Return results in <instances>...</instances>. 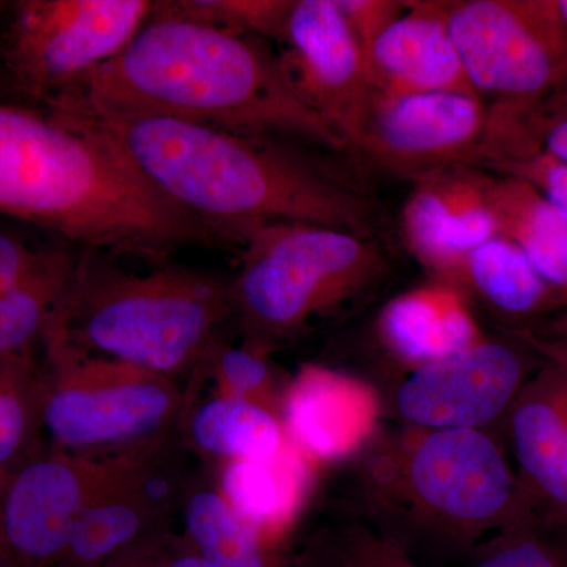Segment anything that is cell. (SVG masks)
<instances>
[{
  "instance_id": "6",
  "label": "cell",
  "mask_w": 567,
  "mask_h": 567,
  "mask_svg": "<svg viewBox=\"0 0 567 567\" xmlns=\"http://www.w3.org/2000/svg\"><path fill=\"white\" fill-rule=\"evenodd\" d=\"M470 85L492 110L539 126L567 100V25L554 0L446 2Z\"/></svg>"
},
{
  "instance_id": "25",
  "label": "cell",
  "mask_w": 567,
  "mask_h": 567,
  "mask_svg": "<svg viewBox=\"0 0 567 567\" xmlns=\"http://www.w3.org/2000/svg\"><path fill=\"white\" fill-rule=\"evenodd\" d=\"M295 0H173L163 9L188 20L281 43Z\"/></svg>"
},
{
  "instance_id": "17",
  "label": "cell",
  "mask_w": 567,
  "mask_h": 567,
  "mask_svg": "<svg viewBox=\"0 0 567 567\" xmlns=\"http://www.w3.org/2000/svg\"><path fill=\"white\" fill-rule=\"evenodd\" d=\"M371 386L330 369L306 368L286 399L287 431L301 450L333 461L363 450L379 423Z\"/></svg>"
},
{
  "instance_id": "5",
  "label": "cell",
  "mask_w": 567,
  "mask_h": 567,
  "mask_svg": "<svg viewBox=\"0 0 567 567\" xmlns=\"http://www.w3.org/2000/svg\"><path fill=\"white\" fill-rule=\"evenodd\" d=\"M240 271L230 306L257 342L284 338L361 297L388 270L371 238L320 224L279 221L237 234Z\"/></svg>"
},
{
  "instance_id": "27",
  "label": "cell",
  "mask_w": 567,
  "mask_h": 567,
  "mask_svg": "<svg viewBox=\"0 0 567 567\" xmlns=\"http://www.w3.org/2000/svg\"><path fill=\"white\" fill-rule=\"evenodd\" d=\"M327 558L330 567H420L401 540L361 524L333 537Z\"/></svg>"
},
{
  "instance_id": "8",
  "label": "cell",
  "mask_w": 567,
  "mask_h": 567,
  "mask_svg": "<svg viewBox=\"0 0 567 567\" xmlns=\"http://www.w3.org/2000/svg\"><path fill=\"white\" fill-rule=\"evenodd\" d=\"M352 152L413 182L450 167L484 169L495 158L494 117L475 93L377 95Z\"/></svg>"
},
{
  "instance_id": "12",
  "label": "cell",
  "mask_w": 567,
  "mask_h": 567,
  "mask_svg": "<svg viewBox=\"0 0 567 567\" xmlns=\"http://www.w3.org/2000/svg\"><path fill=\"white\" fill-rule=\"evenodd\" d=\"M491 178L487 171L458 166L415 182L402 208V235L435 279L458 287L466 256L496 237Z\"/></svg>"
},
{
  "instance_id": "31",
  "label": "cell",
  "mask_w": 567,
  "mask_h": 567,
  "mask_svg": "<svg viewBox=\"0 0 567 567\" xmlns=\"http://www.w3.org/2000/svg\"><path fill=\"white\" fill-rule=\"evenodd\" d=\"M219 372L235 399L248 401L246 395L262 390L270 380V368L262 354L252 349H227L219 354Z\"/></svg>"
},
{
  "instance_id": "30",
  "label": "cell",
  "mask_w": 567,
  "mask_h": 567,
  "mask_svg": "<svg viewBox=\"0 0 567 567\" xmlns=\"http://www.w3.org/2000/svg\"><path fill=\"white\" fill-rule=\"evenodd\" d=\"M405 3L401 0H336L365 58L380 33L404 11Z\"/></svg>"
},
{
  "instance_id": "36",
  "label": "cell",
  "mask_w": 567,
  "mask_h": 567,
  "mask_svg": "<svg viewBox=\"0 0 567 567\" xmlns=\"http://www.w3.org/2000/svg\"><path fill=\"white\" fill-rule=\"evenodd\" d=\"M0 499H3V496H2V483H0Z\"/></svg>"
},
{
  "instance_id": "35",
  "label": "cell",
  "mask_w": 567,
  "mask_h": 567,
  "mask_svg": "<svg viewBox=\"0 0 567 567\" xmlns=\"http://www.w3.org/2000/svg\"><path fill=\"white\" fill-rule=\"evenodd\" d=\"M557 7L563 21H565L567 25V0H557Z\"/></svg>"
},
{
  "instance_id": "2",
  "label": "cell",
  "mask_w": 567,
  "mask_h": 567,
  "mask_svg": "<svg viewBox=\"0 0 567 567\" xmlns=\"http://www.w3.org/2000/svg\"><path fill=\"white\" fill-rule=\"evenodd\" d=\"M61 118L102 133L156 192L234 246L246 227L279 221L374 235L365 197L287 141L153 115Z\"/></svg>"
},
{
  "instance_id": "19",
  "label": "cell",
  "mask_w": 567,
  "mask_h": 567,
  "mask_svg": "<svg viewBox=\"0 0 567 567\" xmlns=\"http://www.w3.org/2000/svg\"><path fill=\"white\" fill-rule=\"evenodd\" d=\"M488 204L496 235L513 241L567 303V223L536 186L516 175H492Z\"/></svg>"
},
{
  "instance_id": "32",
  "label": "cell",
  "mask_w": 567,
  "mask_h": 567,
  "mask_svg": "<svg viewBox=\"0 0 567 567\" xmlns=\"http://www.w3.org/2000/svg\"><path fill=\"white\" fill-rule=\"evenodd\" d=\"M544 357L567 358V303L516 334Z\"/></svg>"
},
{
  "instance_id": "3",
  "label": "cell",
  "mask_w": 567,
  "mask_h": 567,
  "mask_svg": "<svg viewBox=\"0 0 567 567\" xmlns=\"http://www.w3.org/2000/svg\"><path fill=\"white\" fill-rule=\"evenodd\" d=\"M363 480L371 511L457 546L536 516L516 468L488 431L406 425L372 442Z\"/></svg>"
},
{
  "instance_id": "1",
  "label": "cell",
  "mask_w": 567,
  "mask_h": 567,
  "mask_svg": "<svg viewBox=\"0 0 567 567\" xmlns=\"http://www.w3.org/2000/svg\"><path fill=\"white\" fill-rule=\"evenodd\" d=\"M76 118H183L251 136L347 152L295 91L264 39L188 20L155 3L112 61L47 111Z\"/></svg>"
},
{
  "instance_id": "21",
  "label": "cell",
  "mask_w": 567,
  "mask_h": 567,
  "mask_svg": "<svg viewBox=\"0 0 567 567\" xmlns=\"http://www.w3.org/2000/svg\"><path fill=\"white\" fill-rule=\"evenodd\" d=\"M192 434L200 450L245 461L268 462L284 450L278 420L265 406L244 399H216L200 406Z\"/></svg>"
},
{
  "instance_id": "34",
  "label": "cell",
  "mask_w": 567,
  "mask_h": 567,
  "mask_svg": "<svg viewBox=\"0 0 567 567\" xmlns=\"http://www.w3.org/2000/svg\"><path fill=\"white\" fill-rule=\"evenodd\" d=\"M155 567H213L207 559L200 557L199 554H186L167 561L166 565Z\"/></svg>"
},
{
  "instance_id": "14",
  "label": "cell",
  "mask_w": 567,
  "mask_h": 567,
  "mask_svg": "<svg viewBox=\"0 0 567 567\" xmlns=\"http://www.w3.org/2000/svg\"><path fill=\"white\" fill-rule=\"evenodd\" d=\"M505 424L514 468L536 516L567 529V358L544 357Z\"/></svg>"
},
{
  "instance_id": "26",
  "label": "cell",
  "mask_w": 567,
  "mask_h": 567,
  "mask_svg": "<svg viewBox=\"0 0 567 567\" xmlns=\"http://www.w3.org/2000/svg\"><path fill=\"white\" fill-rule=\"evenodd\" d=\"M106 496L89 506L74 528L65 557L78 566L103 561L140 533V511Z\"/></svg>"
},
{
  "instance_id": "24",
  "label": "cell",
  "mask_w": 567,
  "mask_h": 567,
  "mask_svg": "<svg viewBox=\"0 0 567 567\" xmlns=\"http://www.w3.org/2000/svg\"><path fill=\"white\" fill-rule=\"evenodd\" d=\"M473 567H567V529L528 518L480 544Z\"/></svg>"
},
{
  "instance_id": "37",
  "label": "cell",
  "mask_w": 567,
  "mask_h": 567,
  "mask_svg": "<svg viewBox=\"0 0 567 567\" xmlns=\"http://www.w3.org/2000/svg\"><path fill=\"white\" fill-rule=\"evenodd\" d=\"M3 6H6V2H0V11H2Z\"/></svg>"
},
{
  "instance_id": "29",
  "label": "cell",
  "mask_w": 567,
  "mask_h": 567,
  "mask_svg": "<svg viewBox=\"0 0 567 567\" xmlns=\"http://www.w3.org/2000/svg\"><path fill=\"white\" fill-rule=\"evenodd\" d=\"M486 171L516 175L536 186L567 223V166L547 153L539 152L520 162L496 164Z\"/></svg>"
},
{
  "instance_id": "23",
  "label": "cell",
  "mask_w": 567,
  "mask_h": 567,
  "mask_svg": "<svg viewBox=\"0 0 567 567\" xmlns=\"http://www.w3.org/2000/svg\"><path fill=\"white\" fill-rule=\"evenodd\" d=\"M279 454L268 462L237 458L223 475L224 499L257 532L289 517L297 498V468L278 462Z\"/></svg>"
},
{
  "instance_id": "22",
  "label": "cell",
  "mask_w": 567,
  "mask_h": 567,
  "mask_svg": "<svg viewBox=\"0 0 567 567\" xmlns=\"http://www.w3.org/2000/svg\"><path fill=\"white\" fill-rule=\"evenodd\" d=\"M186 527L197 554L213 567H278L259 532L216 492H199L189 499Z\"/></svg>"
},
{
  "instance_id": "11",
  "label": "cell",
  "mask_w": 567,
  "mask_h": 567,
  "mask_svg": "<svg viewBox=\"0 0 567 567\" xmlns=\"http://www.w3.org/2000/svg\"><path fill=\"white\" fill-rule=\"evenodd\" d=\"M44 405V424L66 446H100L152 434L174 395L156 374L112 361L71 369Z\"/></svg>"
},
{
  "instance_id": "20",
  "label": "cell",
  "mask_w": 567,
  "mask_h": 567,
  "mask_svg": "<svg viewBox=\"0 0 567 567\" xmlns=\"http://www.w3.org/2000/svg\"><path fill=\"white\" fill-rule=\"evenodd\" d=\"M458 287H468L496 315L513 322L514 334L565 305L528 257L499 235L466 256Z\"/></svg>"
},
{
  "instance_id": "9",
  "label": "cell",
  "mask_w": 567,
  "mask_h": 567,
  "mask_svg": "<svg viewBox=\"0 0 567 567\" xmlns=\"http://www.w3.org/2000/svg\"><path fill=\"white\" fill-rule=\"evenodd\" d=\"M543 360L520 336H486L462 352L410 371L399 385L395 406L412 427L487 431L505 421Z\"/></svg>"
},
{
  "instance_id": "7",
  "label": "cell",
  "mask_w": 567,
  "mask_h": 567,
  "mask_svg": "<svg viewBox=\"0 0 567 567\" xmlns=\"http://www.w3.org/2000/svg\"><path fill=\"white\" fill-rule=\"evenodd\" d=\"M152 0H17L0 11V76L47 111L112 61L155 10Z\"/></svg>"
},
{
  "instance_id": "18",
  "label": "cell",
  "mask_w": 567,
  "mask_h": 567,
  "mask_svg": "<svg viewBox=\"0 0 567 567\" xmlns=\"http://www.w3.org/2000/svg\"><path fill=\"white\" fill-rule=\"evenodd\" d=\"M379 338L410 371L468 349L481 339L464 290L435 279L399 295L379 316Z\"/></svg>"
},
{
  "instance_id": "4",
  "label": "cell",
  "mask_w": 567,
  "mask_h": 567,
  "mask_svg": "<svg viewBox=\"0 0 567 567\" xmlns=\"http://www.w3.org/2000/svg\"><path fill=\"white\" fill-rule=\"evenodd\" d=\"M111 257L81 249L52 323L65 341L151 374L178 371L210 349L233 312L229 287L186 268L130 274Z\"/></svg>"
},
{
  "instance_id": "15",
  "label": "cell",
  "mask_w": 567,
  "mask_h": 567,
  "mask_svg": "<svg viewBox=\"0 0 567 567\" xmlns=\"http://www.w3.org/2000/svg\"><path fill=\"white\" fill-rule=\"evenodd\" d=\"M81 249L0 226V360L47 338L65 303Z\"/></svg>"
},
{
  "instance_id": "28",
  "label": "cell",
  "mask_w": 567,
  "mask_h": 567,
  "mask_svg": "<svg viewBox=\"0 0 567 567\" xmlns=\"http://www.w3.org/2000/svg\"><path fill=\"white\" fill-rule=\"evenodd\" d=\"M24 357L0 360V465L21 446L29 424V410L24 395L18 390Z\"/></svg>"
},
{
  "instance_id": "13",
  "label": "cell",
  "mask_w": 567,
  "mask_h": 567,
  "mask_svg": "<svg viewBox=\"0 0 567 567\" xmlns=\"http://www.w3.org/2000/svg\"><path fill=\"white\" fill-rule=\"evenodd\" d=\"M107 473L65 458H47L22 468L0 507L7 544L29 563L66 555L78 522L107 495Z\"/></svg>"
},
{
  "instance_id": "16",
  "label": "cell",
  "mask_w": 567,
  "mask_h": 567,
  "mask_svg": "<svg viewBox=\"0 0 567 567\" xmlns=\"http://www.w3.org/2000/svg\"><path fill=\"white\" fill-rule=\"evenodd\" d=\"M368 61L374 96L475 93L451 35L446 2H406L372 44Z\"/></svg>"
},
{
  "instance_id": "10",
  "label": "cell",
  "mask_w": 567,
  "mask_h": 567,
  "mask_svg": "<svg viewBox=\"0 0 567 567\" xmlns=\"http://www.w3.org/2000/svg\"><path fill=\"white\" fill-rule=\"evenodd\" d=\"M281 44L284 69L305 103L352 152L374 99L364 51L336 0H295Z\"/></svg>"
},
{
  "instance_id": "33",
  "label": "cell",
  "mask_w": 567,
  "mask_h": 567,
  "mask_svg": "<svg viewBox=\"0 0 567 567\" xmlns=\"http://www.w3.org/2000/svg\"><path fill=\"white\" fill-rule=\"evenodd\" d=\"M540 151L567 166V100L547 111L540 125Z\"/></svg>"
}]
</instances>
